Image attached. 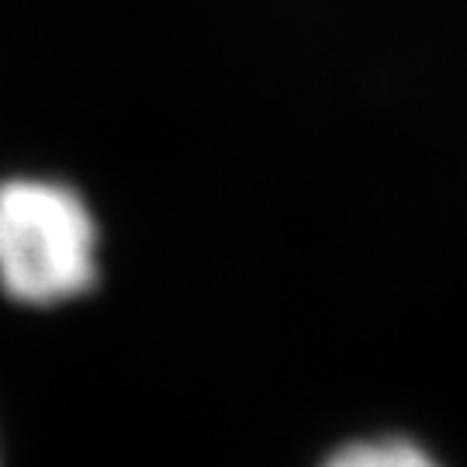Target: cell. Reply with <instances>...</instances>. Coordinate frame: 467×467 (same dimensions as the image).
<instances>
[{"instance_id": "obj_1", "label": "cell", "mask_w": 467, "mask_h": 467, "mask_svg": "<svg viewBox=\"0 0 467 467\" xmlns=\"http://www.w3.org/2000/svg\"><path fill=\"white\" fill-rule=\"evenodd\" d=\"M98 281V222L67 184L17 177L0 184V287L7 298L49 308Z\"/></svg>"}, {"instance_id": "obj_2", "label": "cell", "mask_w": 467, "mask_h": 467, "mask_svg": "<svg viewBox=\"0 0 467 467\" xmlns=\"http://www.w3.org/2000/svg\"><path fill=\"white\" fill-rule=\"evenodd\" d=\"M326 467H440L430 453L409 440H368L336 451Z\"/></svg>"}]
</instances>
